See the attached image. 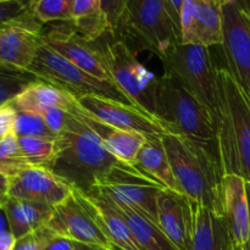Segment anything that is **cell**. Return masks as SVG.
<instances>
[{
	"label": "cell",
	"mask_w": 250,
	"mask_h": 250,
	"mask_svg": "<svg viewBox=\"0 0 250 250\" xmlns=\"http://www.w3.org/2000/svg\"><path fill=\"white\" fill-rule=\"evenodd\" d=\"M221 110L217 144L224 175L250 183V103L226 67L217 68Z\"/></svg>",
	"instance_id": "cell-4"
},
{
	"label": "cell",
	"mask_w": 250,
	"mask_h": 250,
	"mask_svg": "<svg viewBox=\"0 0 250 250\" xmlns=\"http://www.w3.org/2000/svg\"><path fill=\"white\" fill-rule=\"evenodd\" d=\"M221 46L227 71L250 103V0H225Z\"/></svg>",
	"instance_id": "cell-10"
},
{
	"label": "cell",
	"mask_w": 250,
	"mask_h": 250,
	"mask_svg": "<svg viewBox=\"0 0 250 250\" xmlns=\"http://www.w3.org/2000/svg\"><path fill=\"white\" fill-rule=\"evenodd\" d=\"M73 1L75 0H34L29 11L42 24L71 22Z\"/></svg>",
	"instance_id": "cell-28"
},
{
	"label": "cell",
	"mask_w": 250,
	"mask_h": 250,
	"mask_svg": "<svg viewBox=\"0 0 250 250\" xmlns=\"http://www.w3.org/2000/svg\"><path fill=\"white\" fill-rule=\"evenodd\" d=\"M16 242V237L11 233L10 229L0 232V250H14Z\"/></svg>",
	"instance_id": "cell-39"
},
{
	"label": "cell",
	"mask_w": 250,
	"mask_h": 250,
	"mask_svg": "<svg viewBox=\"0 0 250 250\" xmlns=\"http://www.w3.org/2000/svg\"><path fill=\"white\" fill-rule=\"evenodd\" d=\"M97 42L112 82L137 107L154 116L158 77L139 62L124 39L107 34Z\"/></svg>",
	"instance_id": "cell-8"
},
{
	"label": "cell",
	"mask_w": 250,
	"mask_h": 250,
	"mask_svg": "<svg viewBox=\"0 0 250 250\" xmlns=\"http://www.w3.org/2000/svg\"><path fill=\"white\" fill-rule=\"evenodd\" d=\"M107 198V197H106ZM128 224L141 250H178L165 236L160 227L146 217L125 205L115 204Z\"/></svg>",
	"instance_id": "cell-26"
},
{
	"label": "cell",
	"mask_w": 250,
	"mask_h": 250,
	"mask_svg": "<svg viewBox=\"0 0 250 250\" xmlns=\"http://www.w3.org/2000/svg\"><path fill=\"white\" fill-rule=\"evenodd\" d=\"M71 23L81 36L90 42H97L110 34L102 0H75Z\"/></svg>",
	"instance_id": "cell-25"
},
{
	"label": "cell",
	"mask_w": 250,
	"mask_h": 250,
	"mask_svg": "<svg viewBox=\"0 0 250 250\" xmlns=\"http://www.w3.org/2000/svg\"><path fill=\"white\" fill-rule=\"evenodd\" d=\"M95 188L115 204L125 205L158 225V197L166 188L137 166L119 161Z\"/></svg>",
	"instance_id": "cell-9"
},
{
	"label": "cell",
	"mask_w": 250,
	"mask_h": 250,
	"mask_svg": "<svg viewBox=\"0 0 250 250\" xmlns=\"http://www.w3.org/2000/svg\"><path fill=\"white\" fill-rule=\"evenodd\" d=\"M68 115H70V112L65 111V110L49 109L46 110V111H44L41 116L43 117V120L45 121L46 126L58 136V134L61 133V132L63 131V128H65Z\"/></svg>",
	"instance_id": "cell-36"
},
{
	"label": "cell",
	"mask_w": 250,
	"mask_h": 250,
	"mask_svg": "<svg viewBox=\"0 0 250 250\" xmlns=\"http://www.w3.org/2000/svg\"><path fill=\"white\" fill-rule=\"evenodd\" d=\"M17 111L42 115L49 109H61L71 112L77 105V99L63 90L43 82L36 81L24 88L11 102Z\"/></svg>",
	"instance_id": "cell-21"
},
{
	"label": "cell",
	"mask_w": 250,
	"mask_h": 250,
	"mask_svg": "<svg viewBox=\"0 0 250 250\" xmlns=\"http://www.w3.org/2000/svg\"><path fill=\"white\" fill-rule=\"evenodd\" d=\"M164 68L172 71L187 89L204 105L219 124L221 97L217 68L210 48L198 44L178 43L160 59Z\"/></svg>",
	"instance_id": "cell-6"
},
{
	"label": "cell",
	"mask_w": 250,
	"mask_h": 250,
	"mask_svg": "<svg viewBox=\"0 0 250 250\" xmlns=\"http://www.w3.org/2000/svg\"><path fill=\"white\" fill-rule=\"evenodd\" d=\"M7 190H9V180L0 172V203L7 195Z\"/></svg>",
	"instance_id": "cell-40"
},
{
	"label": "cell",
	"mask_w": 250,
	"mask_h": 250,
	"mask_svg": "<svg viewBox=\"0 0 250 250\" xmlns=\"http://www.w3.org/2000/svg\"><path fill=\"white\" fill-rule=\"evenodd\" d=\"M17 110L11 105V103L0 105V138L15 133V124H16Z\"/></svg>",
	"instance_id": "cell-35"
},
{
	"label": "cell",
	"mask_w": 250,
	"mask_h": 250,
	"mask_svg": "<svg viewBox=\"0 0 250 250\" xmlns=\"http://www.w3.org/2000/svg\"><path fill=\"white\" fill-rule=\"evenodd\" d=\"M119 36H128L159 59L182 43L181 28L173 21L165 0H128Z\"/></svg>",
	"instance_id": "cell-5"
},
{
	"label": "cell",
	"mask_w": 250,
	"mask_h": 250,
	"mask_svg": "<svg viewBox=\"0 0 250 250\" xmlns=\"http://www.w3.org/2000/svg\"><path fill=\"white\" fill-rule=\"evenodd\" d=\"M72 111H76L95 132L102 139L103 144L106 150L120 163H124L129 166H136L137 158L141 151L142 146L146 142V137L137 132H128L117 129L115 127L107 126L98 120L93 119L89 114L76 105Z\"/></svg>",
	"instance_id": "cell-19"
},
{
	"label": "cell",
	"mask_w": 250,
	"mask_h": 250,
	"mask_svg": "<svg viewBox=\"0 0 250 250\" xmlns=\"http://www.w3.org/2000/svg\"><path fill=\"white\" fill-rule=\"evenodd\" d=\"M247 193H248V202H249V232H248V241H247V244L243 250H250V183L248 182H247Z\"/></svg>",
	"instance_id": "cell-42"
},
{
	"label": "cell",
	"mask_w": 250,
	"mask_h": 250,
	"mask_svg": "<svg viewBox=\"0 0 250 250\" xmlns=\"http://www.w3.org/2000/svg\"><path fill=\"white\" fill-rule=\"evenodd\" d=\"M44 250H73V243L72 241L65 238V237L54 234L50 241L46 243Z\"/></svg>",
	"instance_id": "cell-37"
},
{
	"label": "cell",
	"mask_w": 250,
	"mask_h": 250,
	"mask_svg": "<svg viewBox=\"0 0 250 250\" xmlns=\"http://www.w3.org/2000/svg\"><path fill=\"white\" fill-rule=\"evenodd\" d=\"M31 11L20 0H4L0 1V27L23 20L29 16Z\"/></svg>",
	"instance_id": "cell-34"
},
{
	"label": "cell",
	"mask_w": 250,
	"mask_h": 250,
	"mask_svg": "<svg viewBox=\"0 0 250 250\" xmlns=\"http://www.w3.org/2000/svg\"><path fill=\"white\" fill-rule=\"evenodd\" d=\"M20 1H21L24 6L28 7V10H29V6H31V4L34 1V0H20Z\"/></svg>",
	"instance_id": "cell-43"
},
{
	"label": "cell",
	"mask_w": 250,
	"mask_h": 250,
	"mask_svg": "<svg viewBox=\"0 0 250 250\" xmlns=\"http://www.w3.org/2000/svg\"><path fill=\"white\" fill-rule=\"evenodd\" d=\"M84 195L92 204L98 224L115 248L117 250H141L127 221L109 198L97 188Z\"/></svg>",
	"instance_id": "cell-20"
},
{
	"label": "cell",
	"mask_w": 250,
	"mask_h": 250,
	"mask_svg": "<svg viewBox=\"0 0 250 250\" xmlns=\"http://www.w3.org/2000/svg\"><path fill=\"white\" fill-rule=\"evenodd\" d=\"M225 0H185L181 10L182 43L211 48L222 44Z\"/></svg>",
	"instance_id": "cell-15"
},
{
	"label": "cell",
	"mask_w": 250,
	"mask_h": 250,
	"mask_svg": "<svg viewBox=\"0 0 250 250\" xmlns=\"http://www.w3.org/2000/svg\"><path fill=\"white\" fill-rule=\"evenodd\" d=\"M45 226L56 236L65 237L72 242L117 250L98 224L89 200L76 189L67 199L54 207Z\"/></svg>",
	"instance_id": "cell-11"
},
{
	"label": "cell",
	"mask_w": 250,
	"mask_h": 250,
	"mask_svg": "<svg viewBox=\"0 0 250 250\" xmlns=\"http://www.w3.org/2000/svg\"><path fill=\"white\" fill-rule=\"evenodd\" d=\"M39 81L28 71L0 67V105L11 103L31 83Z\"/></svg>",
	"instance_id": "cell-30"
},
{
	"label": "cell",
	"mask_w": 250,
	"mask_h": 250,
	"mask_svg": "<svg viewBox=\"0 0 250 250\" xmlns=\"http://www.w3.org/2000/svg\"><path fill=\"white\" fill-rule=\"evenodd\" d=\"M55 143V155L45 168L84 194L92 192L119 163L106 150L97 132L76 111L70 112Z\"/></svg>",
	"instance_id": "cell-1"
},
{
	"label": "cell",
	"mask_w": 250,
	"mask_h": 250,
	"mask_svg": "<svg viewBox=\"0 0 250 250\" xmlns=\"http://www.w3.org/2000/svg\"><path fill=\"white\" fill-rule=\"evenodd\" d=\"M163 143L183 194L224 216L225 175L219 155L180 134H164Z\"/></svg>",
	"instance_id": "cell-2"
},
{
	"label": "cell",
	"mask_w": 250,
	"mask_h": 250,
	"mask_svg": "<svg viewBox=\"0 0 250 250\" xmlns=\"http://www.w3.org/2000/svg\"><path fill=\"white\" fill-rule=\"evenodd\" d=\"M27 71L39 81L63 90L77 100L87 95H100L136 106L117 85L89 75L54 51L44 42H42L33 62Z\"/></svg>",
	"instance_id": "cell-7"
},
{
	"label": "cell",
	"mask_w": 250,
	"mask_h": 250,
	"mask_svg": "<svg viewBox=\"0 0 250 250\" xmlns=\"http://www.w3.org/2000/svg\"><path fill=\"white\" fill-rule=\"evenodd\" d=\"M224 217L233 250H243L248 241L249 202L247 181L237 175H226L222 185Z\"/></svg>",
	"instance_id": "cell-18"
},
{
	"label": "cell",
	"mask_w": 250,
	"mask_h": 250,
	"mask_svg": "<svg viewBox=\"0 0 250 250\" xmlns=\"http://www.w3.org/2000/svg\"><path fill=\"white\" fill-rule=\"evenodd\" d=\"M93 119L117 129L137 132L148 137H163L167 133L164 125L153 115L139 107L100 95H87L77 100Z\"/></svg>",
	"instance_id": "cell-13"
},
{
	"label": "cell",
	"mask_w": 250,
	"mask_h": 250,
	"mask_svg": "<svg viewBox=\"0 0 250 250\" xmlns=\"http://www.w3.org/2000/svg\"><path fill=\"white\" fill-rule=\"evenodd\" d=\"M158 226L178 250L192 249L194 205L185 194L164 189L158 197Z\"/></svg>",
	"instance_id": "cell-16"
},
{
	"label": "cell",
	"mask_w": 250,
	"mask_h": 250,
	"mask_svg": "<svg viewBox=\"0 0 250 250\" xmlns=\"http://www.w3.org/2000/svg\"><path fill=\"white\" fill-rule=\"evenodd\" d=\"M54 234L55 233L51 229L43 226L37 231L17 239L14 250H44L46 243Z\"/></svg>",
	"instance_id": "cell-33"
},
{
	"label": "cell",
	"mask_w": 250,
	"mask_h": 250,
	"mask_svg": "<svg viewBox=\"0 0 250 250\" xmlns=\"http://www.w3.org/2000/svg\"><path fill=\"white\" fill-rule=\"evenodd\" d=\"M154 116L167 133L180 134L219 154L217 127L207 107L187 89L172 71L158 77Z\"/></svg>",
	"instance_id": "cell-3"
},
{
	"label": "cell",
	"mask_w": 250,
	"mask_h": 250,
	"mask_svg": "<svg viewBox=\"0 0 250 250\" xmlns=\"http://www.w3.org/2000/svg\"><path fill=\"white\" fill-rule=\"evenodd\" d=\"M136 166L166 189L183 194L175 177L167 153L163 143V137H148L137 158Z\"/></svg>",
	"instance_id": "cell-24"
},
{
	"label": "cell",
	"mask_w": 250,
	"mask_h": 250,
	"mask_svg": "<svg viewBox=\"0 0 250 250\" xmlns=\"http://www.w3.org/2000/svg\"><path fill=\"white\" fill-rule=\"evenodd\" d=\"M165 1L173 21L181 28V10H182L185 0H165Z\"/></svg>",
	"instance_id": "cell-38"
},
{
	"label": "cell",
	"mask_w": 250,
	"mask_h": 250,
	"mask_svg": "<svg viewBox=\"0 0 250 250\" xmlns=\"http://www.w3.org/2000/svg\"><path fill=\"white\" fill-rule=\"evenodd\" d=\"M73 250H107L98 246H92V244L80 243V242H72Z\"/></svg>",
	"instance_id": "cell-41"
},
{
	"label": "cell",
	"mask_w": 250,
	"mask_h": 250,
	"mask_svg": "<svg viewBox=\"0 0 250 250\" xmlns=\"http://www.w3.org/2000/svg\"><path fill=\"white\" fill-rule=\"evenodd\" d=\"M29 167L15 133L0 138V172L10 180L24 168Z\"/></svg>",
	"instance_id": "cell-27"
},
{
	"label": "cell",
	"mask_w": 250,
	"mask_h": 250,
	"mask_svg": "<svg viewBox=\"0 0 250 250\" xmlns=\"http://www.w3.org/2000/svg\"><path fill=\"white\" fill-rule=\"evenodd\" d=\"M73 188L45 167L29 166L9 180L7 195L56 207L67 199Z\"/></svg>",
	"instance_id": "cell-17"
},
{
	"label": "cell",
	"mask_w": 250,
	"mask_h": 250,
	"mask_svg": "<svg viewBox=\"0 0 250 250\" xmlns=\"http://www.w3.org/2000/svg\"><path fill=\"white\" fill-rule=\"evenodd\" d=\"M193 205L195 222L190 250H233L225 217L203 205Z\"/></svg>",
	"instance_id": "cell-23"
},
{
	"label": "cell",
	"mask_w": 250,
	"mask_h": 250,
	"mask_svg": "<svg viewBox=\"0 0 250 250\" xmlns=\"http://www.w3.org/2000/svg\"><path fill=\"white\" fill-rule=\"evenodd\" d=\"M44 24L33 15L0 27V67L27 71L42 45Z\"/></svg>",
	"instance_id": "cell-14"
},
{
	"label": "cell",
	"mask_w": 250,
	"mask_h": 250,
	"mask_svg": "<svg viewBox=\"0 0 250 250\" xmlns=\"http://www.w3.org/2000/svg\"><path fill=\"white\" fill-rule=\"evenodd\" d=\"M15 134L17 137H36L56 141L58 136L46 126L41 115L19 111L15 124Z\"/></svg>",
	"instance_id": "cell-31"
},
{
	"label": "cell",
	"mask_w": 250,
	"mask_h": 250,
	"mask_svg": "<svg viewBox=\"0 0 250 250\" xmlns=\"http://www.w3.org/2000/svg\"><path fill=\"white\" fill-rule=\"evenodd\" d=\"M128 0H102L103 12L106 19L107 27L111 36H119L120 24Z\"/></svg>",
	"instance_id": "cell-32"
},
{
	"label": "cell",
	"mask_w": 250,
	"mask_h": 250,
	"mask_svg": "<svg viewBox=\"0 0 250 250\" xmlns=\"http://www.w3.org/2000/svg\"><path fill=\"white\" fill-rule=\"evenodd\" d=\"M19 144L29 166L46 167L56 151L55 141L36 137H19Z\"/></svg>",
	"instance_id": "cell-29"
},
{
	"label": "cell",
	"mask_w": 250,
	"mask_h": 250,
	"mask_svg": "<svg viewBox=\"0 0 250 250\" xmlns=\"http://www.w3.org/2000/svg\"><path fill=\"white\" fill-rule=\"evenodd\" d=\"M0 1H4V0H0Z\"/></svg>",
	"instance_id": "cell-44"
},
{
	"label": "cell",
	"mask_w": 250,
	"mask_h": 250,
	"mask_svg": "<svg viewBox=\"0 0 250 250\" xmlns=\"http://www.w3.org/2000/svg\"><path fill=\"white\" fill-rule=\"evenodd\" d=\"M1 207L6 215L10 231L16 239L45 226L54 210V207L50 205L17 199L10 195L2 199Z\"/></svg>",
	"instance_id": "cell-22"
},
{
	"label": "cell",
	"mask_w": 250,
	"mask_h": 250,
	"mask_svg": "<svg viewBox=\"0 0 250 250\" xmlns=\"http://www.w3.org/2000/svg\"><path fill=\"white\" fill-rule=\"evenodd\" d=\"M42 39L73 65L99 80L115 84L104 63L98 42H90L81 36L71 22L51 24L50 28L43 31Z\"/></svg>",
	"instance_id": "cell-12"
}]
</instances>
